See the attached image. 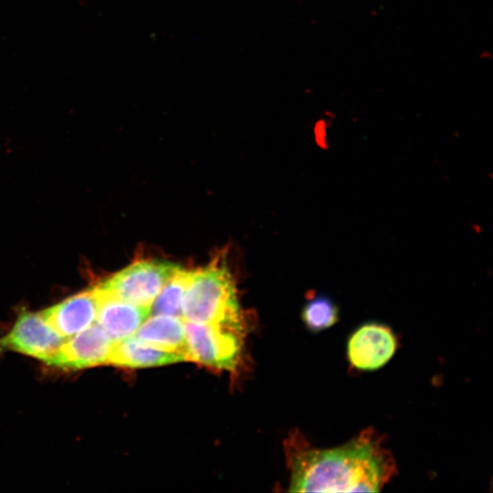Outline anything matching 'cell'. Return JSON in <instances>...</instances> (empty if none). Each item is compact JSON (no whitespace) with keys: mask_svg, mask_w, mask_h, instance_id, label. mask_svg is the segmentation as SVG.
I'll use <instances>...</instances> for the list:
<instances>
[{"mask_svg":"<svg viewBox=\"0 0 493 493\" xmlns=\"http://www.w3.org/2000/svg\"><path fill=\"white\" fill-rule=\"evenodd\" d=\"M286 450L290 492H379L397 473L383 436L372 427L325 449L311 446L295 432Z\"/></svg>","mask_w":493,"mask_h":493,"instance_id":"cell-1","label":"cell"},{"mask_svg":"<svg viewBox=\"0 0 493 493\" xmlns=\"http://www.w3.org/2000/svg\"><path fill=\"white\" fill-rule=\"evenodd\" d=\"M182 317L244 332L236 287L226 267L215 265L193 272L183 299Z\"/></svg>","mask_w":493,"mask_h":493,"instance_id":"cell-2","label":"cell"},{"mask_svg":"<svg viewBox=\"0 0 493 493\" xmlns=\"http://www.w3.org/2000/svg\"><path fill=\"white\" fill-rule=\"evenodd\" d=\"M188 361L220 369L236 368L244 332L217 325L184 320Z\"/></svg>","mask_w":493,"mask_h":493,"instance_id":"cell-3","label":"cell"},{"mask_svg":"<svg viewBox=\"0 0 493 493\" xmlns=\"http://www.w3.org/2000/svg\"><path fill=\"white\" fill-rule=\"evenodd\" d=\"M181 267L164 260H141L115 273L98 287L141 306H151Z\"/></svg>","mask_w":493,"mask_h":493,"instance_id":"cell-4","label":"cell"},{"mask_svg":"<svg viewBox=\"0 0 493 493\" xmlns=\"http://www.w3.org/2000/svg\"><path fill=\"white\" fill-rule=\"evenodd\" d=\"M41 313L22 311L10 331L0 338V350H9L46 362L64 342Z\"/></svg>","mask_w":493,"mask_h":493,"instance_id":"cell-5","label":"cell"},{"mask_svg":"<svg viewBox=\"0 0 493 493\" xmlns=\"http://www.w3.org/2000/svg\"><path fill=\"white\" fill-rule=\"evenodd\" d=\"M397 337L382 323L367 322L358 327L347 341V359L356 370L371 372L383 367L394 355Z\"/></svg>","mask_w":493,"mask_h":493,"instance_id":"cell-6","label":"cell"},{"mask_svg":"<svg viewBox=\"0 0 493 493\" xmlns=\"http://www.w3.org/2000/svg\"><path fill=\"white\" fill-rule=\"evenodd\" d=\"M114 344L97 323L73 335L45 362L67 370H81L108 363Z\"/></svg>","mask_w":493,"mask_h":493,"instance_id":"cell-7","label":"cell"},{"mask_svg":"<svg viewBox=\"0 0 493 493\" xmlns=\"http://www.w3.org/2000/svg\"><path fill=\"white\" fill-rule=\"evenodd\" d=\"M95 290L98 299L96 323L114 344L132 336L151 315V306L131 303L99 287Z\"/></svg>","mask_w":493,"mask_h":493,"instance_id":"cell-8","label":"cell"},{"mask_svg":"<svg viewBox=\"0 0 493 493\" xmlns=\"http://www.w3.org/2000/svg\"><path fill=\"white\" fill-rule=\"evenodd\" d=\"M98 299L95 288L76 294L43 310L45 320L63 338L71 337L96 321Z\"/></svg>","mask_w":493,"mask_h":493,"instance_id":"cell-9","label":"cell"},{"mask_svg":"<svg viewBox=\"0 0 493 493\" xmlns=\"http://www.w3.org/2000/svg\"><path fill=\"white\" fill-rule=\"evenodd\" d=\"M132 336L155 348L179 353L188 361L184 324L181 317L152 315Z\"/></svg>","mask_w":493,"mask_h":493,"instance_id":"cell-10","label":"cell"},{"mask_svg":"<svg viewBox=\"0 0 493 493\" xmlns=\"http://www.w3.org/2000/svg\"><path fill=\"white\" fill-rule=\"evenodd\" d=\"M185 361L176 352L163 351L131 336L117 343L109 357L108 363L131 369L166 365Z\"/></svg>","mask_w":493,"mask_h":493,"instance_id":"cell-11","label":"cell"},{"mask_svg":"<svg viewBox=\"0 0 493 493\" xmlns=\"http://www.w3.org/2000/svg\"><path fill=\"white\" fill-rule=\"evenodd\" d=\"M193 271L180 268L163 286L151 307L152 315L182 317V303Z\"/></svg>","mask_w":493,"mask_h":493,"instance_id":"cell-12","label":"cell"},{"mask_svg":"<svg viewBox=\"0 0 493 493\" xmlns=\"http://www.w3.org/2000/svg\"><path fill=\"white\" fill-rule=\"evenodd\" d=\"M301 319L310 331L319 332L339 321L340 309L330 296L312 295L302 309Z\"/></svg>","mask_w":493,"mask_h":493,"instance_id":"cell-13","label":"cell"}]
</instances>
